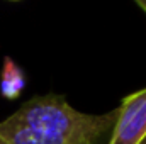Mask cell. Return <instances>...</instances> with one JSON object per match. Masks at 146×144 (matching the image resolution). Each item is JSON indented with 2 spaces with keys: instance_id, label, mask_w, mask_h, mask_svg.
Masks as SVG:
<instances>
[{
  "instance_id": "cell-4",
  "label": "cell",
  "mask_w": 146,
  "mask_h": 144,
  "mask_svg": "<svg viewBox=\"0 0 146 144\" xmlns=\"http://www.w3.org/2000/svg\"><path fill=\"white\" fill-rule=\"evenodd\" d=\"M136 5L143 10V14L146 15V0H136Z\"/></svg>"
},
{
  "instance_id": "cell-3",
  "label": "cell",
  "mask_w": 146,
  "mask_h": 144,
  "mask_svg": "<svg viewBox=\"0 0 146 144\" xmlns=\"http://www.w3.org/2000/svg\"><path fill=\"white\" fill-rule=\"evenodd\" d=\"M24 87H26V76H24L22 70L10 58H5L3 70H2V81H0L2 95L9 100H14L21 95Z\"/></svg>"
},
{
  "instance_id": "cell-5",
  "label": "cell",
  "mask_w": 146,
  "mask_h": 144,
  "mask_svg": "<svg viewBox=\"0 0 146 144\" xmlns=\"http://www.w3.org/2000/svg\"><path fill=\"white\" fill-rule=\"evenodd\" d=\"M143 144H146V141H145V143H143Z\"/></svg>"
},
{
  "instance_id": "cell-1",
  "label": "cell",
  "mask_w": 146,
  "mask_h": 144,
  "mask_svg": "<svg viewBox=\"0 0 146 144\" xmlns=\"http://www.w3.org/2000/svg\"><path fill=\"white\" fill-rule=\"evenodd\" d=\"M117 108L85 114L60 95L34 97L0 122V144H107Z\"/></svg>"
},
{
  "instance_id": "cell-2",
  "label": "cell",
  "mask_w": 146,
  "mask_h": 144,
  "mask_svg": "<svg viewBox=\"0 0 146 144\" xmlns=\"http://www.w3.org/2000/svg\"><path fill=\"white\" fill-rule=\"evenodd\" d=\"M146 141V87L126 95L107 144H143Z\"/></svg>"
}]
</instances>
